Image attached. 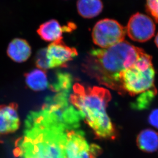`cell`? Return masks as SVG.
I'll return each instance as SVG.
<instances>
[{
  "instance_id": "cell-13",
  "label": "cell",
  "mask_w": 158,
  "mask_h": 158,
  "mask_svg": "<svg viewBox=\"0 0 158 158\" xmlns=\"http://www.w3.org/2000/svg\"><path fill=\"white\" fill-rule=\"evenodd\" d=\"M137 143L142 151L154 152L158 149V133L151 128L143 130L138 136Z\"/></svg>"
},
{
  "instance_id": "cell-7",
  "label": "cell",
  "mask_w": 158,
  "mask_h": 158,
  "mask_svg": "<svg viewBox=\"0 0 158 158\" xmlns=\"http://www.w3.org/2000/svg\"><path fill=\"white\" fill-rule=\"evenodd\" d=\"M96 151L95 147L90 146L81 132L73 130L67 131L66 158H94Z\"/></svg>"
},
{
  "instance_id": "cell-3",
  "label": "cell",
  "mask_w": 158,
  "mask_h": 158,
  "mask_svg": "<svg viewBox=\"0 0 158 158\" xmlns=\"http://www.w3.org/2000/svg\"><path fill=\"white\" fill-rule=\"evenodd\" d=\"M110 93L101 87H85L76 84L70 100L79 116L97 136L110 138L115 135V129L107 112Z\"/></svg>"
},
{
  "instance_id": "cell-1",
  "label": "cell",
  "mask_w": 158,
  "mask_h": 158,
  "mask_svg": "<svg viewBox=\"0 0 158 158\" xmlns=\"http://www.w3.org/2000/svg\"><path fill=\"white\" fill-rule=\"evenodd\" d=\"M22 137L16 142L15 155L20 158H66L67 130L40 112H32Z\"/></svg>"
},
{
  "instance_id": "cell-18",
  "label": "cell",
  "mask_w": 158,
  "mask_h": 158,
  "mask_svg": "<svg viewBox=\"0 0 158 158\" xmlns=\"http://www.w3.org/2000/svg\"><path fill=\"white\" fill-rule=\"evenodd\" d=\"M156 45L157 46V47L158 48V33H157V35L156 36L155 40Z\"/></svg>"
},
{
  "instance_id": "cell-12",
  "label": "cell",
  "mask_w": 158,
  "mask_h": 158,
  "mask_svg": "<svg viewBox=\"0 0 158 158\" xmlns=\"http://www.w3.org/2000/svg\"><path fill=\"white\" fill-rule=\"evenodd\" d=\"M25 82L29 88L35 91H44L49 85L48 77L45 70L38 68L27 73Z\"/></svg>"
},
{
  "instance_id": "cell-16",
  "label": "cell",
  "mask_w": 158,
  "mask_h": 158,
  "mask_svg": "<svg viewBox=\"0 0 158 158\" xmlns=\"http://www.w3.org/2000/svg\"><path fill=\"white\" fill-rule=\"evenodd\" d=\"M146 10L158 23V0H146Z\"/></svg>"
},
{
  "instance_id": "cell-15",
  "label": "cell",
  "mask_w": 158,
  "mask_h": 158,
  "mask_svg": "<svg viewBox=\"0 0 158 158\" xmlns=\"http://www.w3.org/2000/svg\"><path fill=\"white\" fill-rule=\"evenodd\" d=\"M35 63L38 68L44 70L49 69V63L47 57L46 48L40 50L35 56Z\"/></svg>"
},
{
  "instance_id": "cell-10",
  "label": "cell",
  "mask_w": 158,
  "mask_h": 158,
  "mask_svg": "<svg viewBox=\"0 0 158 158\" xmlns=\"http://www.w3.org/2000/svg\"><path fill=\"white\" fill-rule=\"evenodd\" d=\"M31 53V47L29 44L21 38H16L11 40L7 49L8 56L15 63H22L27 61Z\"/></svg>"
},
{
  "instance_id": "cell-17",
  "label": "cell",
  "mask_w": 158,
  "mask_h": 158,
  "mask_svg": "<svg viewBox=\"0 0 158 158\" xmlns=\"http://www.w3.org/2000/svg\"><path fill=\"white\" fill-rule=\"evenodd\" d=\"M148 120L152 127L158 130V109H154L150 113Z\"/></svg>"
},
{
  "instance_id": "cell-14",
  "label": "cell",
  "mask_w": 158,
  "mask_h": 158,
  "mask_svg": "<svg viewBox=\"0 0 158 158\" xmlns=\"http://www.w3.org/2000/svg\"><path fill=\"white\" fill-rule=\"evenodd\" d=\"M101 0H78L77 9L81 16L91 19L98 15L103 9Z\"/></svg>"
},
{
  "instance_id": "cell-9",
  "label": "cell",
  "mask_w": 158,
  "mask_h": 158,
  "mask_svg": "<svg viewBox=\"0 0 158 158\" xmlns=\"http://www.w3.org/2000/svg\"><path fill=\"white\" fill-rule=\"evenodd\" d=\"M17 107L15 103L0 106V136L13 133L19 128Z\"/></svg>"
},
{
  "instance_id": "cell-4",
  "label": "cell",
  "mask_w": 158,
  "mask_h": 158,
  "mask_svg": "<svg viewBox=\"0 0 158 158\" xmlns=\"http://www.w3.org/2000/svg\"><path fill=\"white\" fill-rule=\"evenodd\" d=\"M152 60V56L145 52L134 65L122 72L119 77V89L131 95H139V97H154L155 71Z\"/></svg>"
},
{
  "instance_id": "cell-11",
  "label": "cell",
  "mask_w": 158,
  "mask_h": 158,
  "mask_svg": "<svg viewBox=\"0 0 158 158\" xmlns=\"http://www.w3.org/2000/svg\"><path fill=\"white\" fill-rule=\"evenodd\" d=\"M69 28L62 27L56 19H50L40 25L37 33L42 40L53 43L61 41L64 30Z\"/></svg>"
},
{
  "instance_id": "cell-2",
  "label": "cell",
  "mask_w": 158,
  "mask_h": 158,
  "mask_svg": "<svg viewBox=\"0 0 158 158\" xmlns=\"http://www.w3.org/2000/svg\"><path fill=\"white\" fill-rule=\"evenodd\" d=\"M145 51L124 40L106 49L91 50L85 58V73L101 84L119 89V77L122 72L135 64Z\"/></svg>"
},
{
  "instance_id": "cell-8",
  "label": "cell",
  "mask_w": 158,
  "mask_h": 158,
  "mask_svg": "<svg viewBox=\"0 0 158 158\" xmlns=\"http://www.w3.org/2000/svg\"><path fill=\"white\" fill-rule=\"evenodd\" d=\"M46 50L49 69L64 66L78 54L75 48L68 46L61 41L50 44Z\"/></svg>"
},
{
  "instance_id": "cell-5",
  "label": "cell",
  "mask_w": 158,
  "mask_h": 158,
  "mask_svg": "<svg viewBox=\"0 0 158 158\" xmlns=\"http://www.w3.org/2000/svg\"><path fill=\"white\" fill-rule=\"evenodd\" d=\"M126 34V28L117 21L106 19L94 26L92 36L95 44L106 49L124 41Z\"/></svg>"
},
{
  "instance_id": "cell-6",
  "label": "cell",
  "mask_w": 158,
  "mask_h": 158,
  "mask_svg": "<svg viewBox=\"0 0 158 158\" xmlns=\"http://www.w3.org/2000/svg\"><path fill=\"white\" fill-rule=\"evenodd\" d=\"M125 28L126 33L131 40L143 43L154 36L156 25L150 17L137 13L131 17Z\"/></svg>"
}]
</instances>
